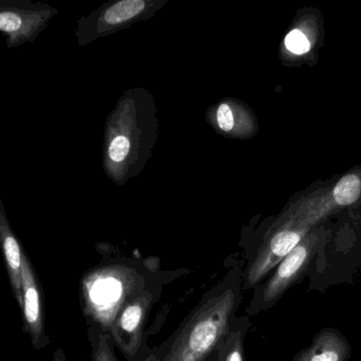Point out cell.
<instances>
[{"instance_id":"obj_1","label":"cell","mask_w":361,"mask_h":361,"mask_svg":"<svg viewBox=\"0 0 361 361\" xmlns=\"http://www.w3.org/2000/svg\"><path fill=\"white\" fill-rule=\"evenodd\" d=\"M155 103L149 92H124L105 130L104 169L116 185L137 176L151 157L157 139Z\"/></svg>"},{"instance_id":"obj_2","label":"cell","mask_w":361,"mask_h":361,"mask_svg":"<svg viewBox=\"0 0 361 361\" xmlns=\"http://www.w3.org/2000/svg\"><path fill=\"white\" fill-rule=\"evenodd\" d=\"M238 302V274L232 270L207 291L168 341L159 346L161 361L210 360L231 329Z\"/></svg>"},{"instance_id":"obj_3","label":"cell","mask_w":361,"mask_h":361,"mask_svg":"<svg viewBox=\"0 0 361 361\" xmlns=\"http://www.w3.org/2000/svg\"><path fill=\"white\" fill-rule=\"evenodd\" d=\"M128 259L107 262L84 274L80 282V301L88 326L97 325L109 333L120 310L133 298L145 293L156 282L159 263Z\"/></svg>"},{"instance_id":"obj_4","label":"cell","mask_w":361,"mask_h":361,"mask_svg":"<svg viewBox=\"0 0 361 361\" xmlns=\"http://www.w3.org/2000/svg\"><path fill=\"white\" fill-rule=\"evenodd\" d=\"M160 285L130 299L116 317L109 334L116 348L128 361H141L147 352L145 326L149 312L159 299Z\"/></svg>"},{"instance_id":"obj_5","label":"cell","mask_w":361,"mask_h":361,"mask_svg":"<svg viewBox=\"0 0 361 361\" xmlns=\"http://www.w3.org/2000/svg\"><path fill=\"white\" fill-rule=\"evenodd\" d=\"M166 1L120 0L109 3L80 20L77 31L79 45H88L105 35H113L139 20L152 18Z\"/></svg>"},{"instance_id":"obj_6","label":"cell","mask_w":361,"mask_h":361,"mask_svg":"<svg viewBox=\"0 0 361 361\" xmlns=\"http://www.w3.org/2000/svg\"><path fill=\"white\" fill-rule=\"evenodd\" d=\"M312 228L295 217L283 214L270 228L265 242L249 266L245 276L246 287L261 282L310 234Z\"/></svg>"},{"instance_id":"obj_7","label":"cell","mask_w":361,"mask_h":361,"mask_svg":"<svg viewBox=\"0 0 361 361\" xmlns=\"http://www.w3.org/2000/svg\"><path fill=\"white\" fill-rule=\"evenodd\" d=\"M6 4L7 7L1 5L0 30L7 35L9 47L33 41L45 28L54 13H56V11L47 6H37L20 1H9Z\"/></svg>"},{"instance_id":"obj_8","label":"cell","mask_w":361,"mask_h":361,"mask_svg":"<svg viewBox=\"0 0 361 361\" xmlns=\"http://www.w3.org/2000/svg\"><path fill=\"white\" fill-rule=\"evenodd\" d=\"M23 322L24 333L29 335L35 350L49 345L50 338L46 334L44 293L35 267L24 253L23 259Z\"/></svg>"},{"instance_id":"obj_9","label":"cell","mask_w":361,"mask_h":361,"mask_svg":"<svg viewBox=\"0 0 361 361\" xmlns=\"http://www.w3.org/2000/svg\"><path fill=\"white\" fill-rule=\"evenodd\" d=\"M318 246V234H308L278 266L274 276L266 283L263 290V303L269 306L276 303L289 287L307 269Z\"/></svg>"},{"instance_id":"obj_10","label":"cell","mask_w":361,"mask_h":361,"mask_svg":"<svg viewBox=\"0 0 361 361\" xmlns=\"http://www.w3.org/2000/svg\"><path fill=\"white\" fill-rule=\"evenodd\" d=\"M211 124L219 134L234 139L252 138L259 130L253 111L235 99H226L214 107Z\"/></svg>"},{"instance_id":"obj_11","label":"cell","mask_w":361,"mask_h":361,"mask_svg":"<svg viewBox=\"0 0 361 361\" xmlns=\"http://www.w3.org/2000/svg\"><path fill=\"white\" fill-rule=\"evenodd\" d=\"M320 24L314 16L298 18L286 33L281 47L283 60L302 63L310 60L318 49Z\"/></svg>"},{"instance_id":"obj_12","label":"cell","mask_w":361,"mask_h":361,"mask_svg":"<svg viewBox=\"0 0 361 361\" xmlns=\"http://www.w3.org/2000/svg\"><path fill=\"white\" fill-rule=\"evenodd\" d=\"M0 238L3 244L4 257L6 267L9 276L10 284L13 290L14 297L18 305H23V259L25 251H23L20 240L12 231L11 226L6 215L3 202L0 204Z\"/></svg>"},{"instance_id":"obj_13","label":"cell","mask_w":361,"mask_h":361,"mask_svg":"<svg viewBox=\"0 0 361 361\" xmlns=\"http://www.w3.org/2000/svg\"><path fill=\"white\" fill-rule=\"evenodd\" d=\"M350 348L348 340L336 329L320 331L312 345L300 352L293 361H346Z\"/></svg>"},{"instance_id":"obj_14","label":"cell","mask_w":361,"mask_h":361,"mask_svg":"<svg viewBox=\"0 0 361 361\" xmlns=\"http://www.w3.org/2000/svg\"><path fill=\"white\" fill-rule=\"evenodd\" d=\"M336 210L352 206L361 196V171H353L342 176L329 189Z\"/></svg>"},{"instance_id":"obj_15","label":"cell","mask_w":361,"mask_h":361,"mask_svg":"<svg viewBox=\"0 0 361 361\" xmlns=\"http://www.w3.org/2000/svg\"><path fill=\"white\" fill-rule=\"evenodd\" d=\"M232 326L209 361H244V329Z\"/></svg>"},{"instance_id":"obj_16","label":"cell","mask_w":361,"mask_h":361,"mask_svg":"<svg viewBox=\"0 0 361 361\" xmlns=\"http://www.w3.org/2000/svg\"><path fill=\"white\" fill-rule=\"evenodd\" d=\"M86 334L92 348V361H119L109 333L97 325H90L86 329Z\"/></svg>"},{"instance_id":"obj_17","label":"cell","mask_w":361,"mask_h":361,"mask_svg":"<svg viewBox=\"0 0 361 361\" xmlns=\"http://www.w3.org/2000/svg\"><path fill=\"white\" fill-rule=\"evenodd\" d=\"M141 361H161L159 346L158 348H147V352L141 358Z\"/></svg>"}]
</instances>
